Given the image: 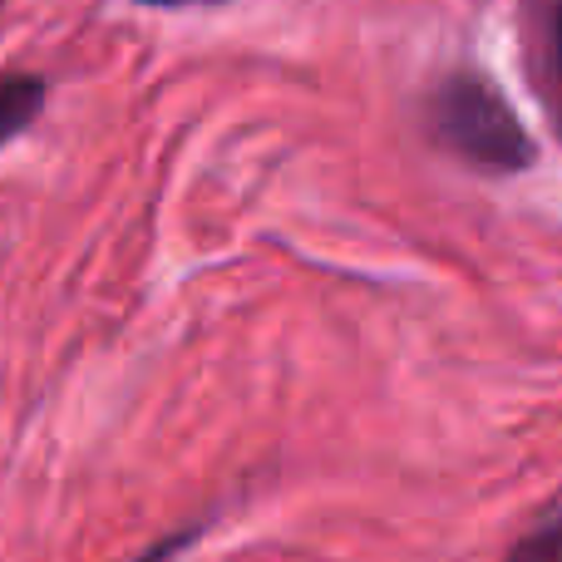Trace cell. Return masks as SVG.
I'll return each instance as SVG.
<instances>
[{
	"label": "cell",
	"mask_w": 562,
	"mask_h": 562,
	"mask_svg": "<svg viewBox=\"0 0 562 562\" xmlns=\"http://www.w3.org/2000/svg\"><path fill=\"white\" fill-rule=\"evenodd\" d=\"M429 128L449 154L484 173H524L538 158L533 134L514 114V104L494 89V79L474 69H454L429 94Z\"/></svg>",
	"instance_id": "6da1fadb"
},
{
	"label": "cell",
	"mask_w": 562,
	"mask_h": 562,
	"mask_svg": "<svg viewBox=\"0 0 562 562\" xmlns=\"http://www.w3.org/2000/svg\"><path fill=\"white\" fill-rule=\"evenodd\" d=\"M508 562H562V494L548 498V504L528 518V528L514 538V548H508Z\"/></svg>",
	"instance_id": "7a4b0ae2"
},
{
	"label": "cell",
	"mask_w": 562,
	"mask_h": 562,
	"mask_svg": "<svg viewBox=\"0 0 562 562\" xmlns=\"http://www.w3.org/2000/svg\"><path fill=\"white\" fill-rule=\"evenodd\" d=\"M40 104H45V79L40 75H0V144L15 138L35 119Z\"/></svg>",
	"instance_id": "3957f363"
},
{
	"label": "cell",
	"mask_w": 562,
	"mask_h": 562,
	"mask_svg": "<svg viewBox=\"0 0 562 562\" xmlns=\"http://www.w3.org/2000/svg\"><path fill=\"white\" fill-rule=\"evenodd\" d=\"M548 45H553V65L562 75V0L553 5V20H548Z\"/></svg>",
	"instance_id": "277c9868"
},
{
	"label": "cell",
	"mask_w": 562,
	"mask_h": 562,
	"mask_svg": "<svg viewBox=\"0 0 562 562\" xmlns=\"http://www.w3.org/2000/svg\"><path fill=\"white\" fill-rule=\"evenodd\" d=\"M138 5H207V0H138Z\"/></svg>",
	"instance_id": "5b68a950"
}]
</instances>
